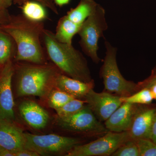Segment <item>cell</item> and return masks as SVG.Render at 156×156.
<instances>
[{
  "label": "cell",
  "instance_id": "1",
  "mask_svg": "<svg viewBox=\"0 0 156 156\" xmlns=\"http://www.w3.org/2000/svg\"><path fill=\"white\" fill-rule=\"evenodd\" d=\"M44 28L43 22L31 20L23 14L11 15L10 21L0 27L12 37L16 44L17 53L14 61L37 64L48 62L41 43Z\"/></svg>",
  "mask_w": 156,
  "mask_h": 156
},
{
  "label": "cell",
  "instance_id": "2",
  "mask_svg": "<svg viewBox=\"0 0 156 156\" xmlns=\"http://www.w3.org/2000/svg\"><path fill=\"white\" fill-rule=\"evenodd\" d=\"M14 74L17 97L37 96L46 100L55 88L60 72L52 62L37 64L27 62H15Z\"/></svg>",
  "mask_w": 156,
  "mask_h": 156
},
{
  "label": "cell",
  "instance_id": "3",
  "mask_svg": "<svg viewBox=\"0 0 156 156\" xmlns=\"http://www.w3.org/2000/svg\"><path fill=\"white\" fill-rule=\"evenodd\" d=\"M42 41L48 58L62 73L86 83L93 80L87 59L72 44L59 42L53 32L45 28Z\"/></svg>",
  "mask_w": 156,
  "mask_h": 156
},
{
  "label": "cell",
  "instance_id": "4",
  "mask_svg": "<svg viewBox=\"0 0 156 156\" xmlns=\"http://www.w3.org/2000/svg\"><path fill=\"white\" fill-rule=\"evenodd\" d=\"M108 28L105 11L98 5L95 11L82 23L78 34L80 38L79 44L84 53L96 63L101 59L98 55V43L101 37L105 38L104 32Z\"/></svg>",
  "mask_w": 156,
  "mask_h": 156
},
{
  "label": "cell",
  "instance_id": "5",
  "mask_svg": "<svg viewBox=\"0 0 156 156\" xmlns=\"http://www.w3.org/2000/svg\"><path fill=\"white\" fill-rule=\"evenodd\" d=\"M105 40L106 55L100 74L103 79L105 90L122 97L132 95L135 92L136 84L127 80L122 75L117 63V48L113 47L106 39Z\"/></svg>",
  "mask_w": 156,
  "mask_h": 156
},
{
  "label": "cell",
  "instance_id": "6",
  "mask_svg": "<svg viewBox=\"0 0 156 156\" xmlns=\"http://www.w3.org/2000/svg\"><path fill=\"white\" fill-rule=\"evenodd\" d=\"M25 148L37 153L39 156L66 154L81 143L80 140L55 134L36 135L25 133Z\"/></svg>",
  "mask_w": 156,
  "mask_h": 156
},
{
  "label": "cell",
  "instance_id": "7",
  "mask_svg": "<svg viewBox=\"0 0 156 156\" xmlns=\"http://www.w3.org/2000/svg\"><path fill=\"white\" fill-rule=\"evenodd\" d=\"M130 139L128 131L118 132L108 131L104 136L85 144L73 148L66 156H112L120 146Z\"/></svg>",
  "mask_w": 156,
  "mask_h": 156
},
{
  "label": "cell",
  "instance_id": "8",
  "mask_svg": "<svg viewBox=\"0 0 156 156\" xmlns=\"http://www.w3.org/2000/svg\"><path fill=\"white\" fill-rule=\"evenodd\" d=\"M59 128L72 132L100 134L108 132L105 126L97 118L88 105L80 110L67 117L56 118Z\"/></svg>",
  "mask_w": 156,
  "mask_h": 156
},
{
  "label": "cell",
  "instance_id": "9",
  "mask_svg": "<svg viewBox=\"0 0 156 156\" xmlns=\"http://www.w3.org/2000/svg\"><path fill=\"white\" fill-rule=\"evenodd\" d=\"M14 64L10 60L0 70V119L15 122L14 101L12 90Z\"/></svg>",
  "mask_w": 156,
  "mask_h": 156
},
{
  "label": "cell",
  "instance_id": "10",
  "mask_svg": "<svg viewBox=\"0 0 156 156\" xmlns=\"http://www.w3.org/2000/svg\"><path fill=\"white\" fill-rule=\"evenodd\" d=\"M122 97L108 92L98 93L92 89L84 99L99 121H105L123 103Z\"/></svg>",
  "mask_w": 156,
  "mask_h": 156
},
{
  "label": "cell",
  "instance_id": "11",
  "mask_svg": "<svg viewBox=\"0 0 156 156\" xmlns=\"http://www.w3.org/2000/svg\"><path fill=\"white\" fill-rule=\"evenodd\" d=\"M25 133L13 121L0 119V147L15 152L25 148Z\"/></svg>",
  "mask_w": 156,
  "mask_h": 156
},
{
  "label": "cell",
  "instance_id": "12",
  "mask_svg": "<svg viewBox=\"0 0 156 156\" xmlns=\"http://www.w3.org/2000/svg\"><path fill=\"white\" fill-rule=\"evenodd\" d=\"M18 109L20 116L32 128L41 130L48 126L50 121L48 112L35 101H23L20 104Z\"/></svg>",
  "mask_w": 156,
  "mask_h": 156
},
{
  "label": "cell",
  "instance_id": "13",
  "mask_svg": "<svg viewBox=\"0 0 156 156\" xmlns=\"http://www.w3.org/2000/svg\"><path fill=\"white\" fill-rule=\"evenodd\" d=\"M135 114L134 104L123 102L105 121V126L112 132L129 131Z\"/></svg>",
  "mask_w": 156,
  "mask_h": 156
},
{
  "label": "cell",
  "instance_id": "14",
  "mask_svg": "<svg viewBox=\"0 0 156 156\" xmlns=\"http://www.w3.org/2000/svg\"><path fill=\"white\" fill-rule=\"evenodd\" d=\"M156 109H149L136 114L128 131L130 139H150L151 130Z\"/></svg>",
  "mask_w": 156,
  "mask_h": 156
},
{
  "label": "cell",
  "instance_id": "15",
  "mask_svg": "<svg viewBox=\"0 0 156 156\" xmlns=\"http://www.w3.org/2000/svg\"><path fill=\"white\" fill-rule=\"evenodd\" d=\"M94 81L88 83L73 79L60 73L55 82V88L60 89L74 98H83L94 87Z\"/></svg>",
  "mask_w": 156,
  "mask_h": 156
},
{
  "label": "cell",
  "instance_id": "16",
  "mask_svg": "<svg viewBox=\"0 0 156 156\" xmlns=\"http://www.w3.org/2000/svg\"><path fill=\"white\" fill-rule=\"evenodd\" d=\"M81 25L73 22L65 15L57 23L55 37L61 43L72 44L73 38L78 34Z\"/></svg>",
  "mask_w": 156,
  "mask_h": 156
},
{
  "label": "cell",
  "instance_id": "17",
  "mask_svg": "<svg viewBox=\"0 0 156 156\" xmlns=\"http://www.w3.org/2000/svg\"><path fill=\"white\" fill-rule=\"evenodd\" d=\"M98 5L93 0H80L77 6L69 10L66 15L73 22L82 25L95 11Z\"/></svg>",
  "mask_w": 156,
  "mask_h": 156
},
{
  "label": "cell",
  "instance_id": "18",
  "mask_svg": "<svg viewBox=\"0 0 156 156\" xmlns=\"http://www.w3.org/2000/svg\"><path fill=\"white\" fill-rule=\"evenodd\" d=\"M16 53L17 47L14 40L9 34L0 29V65L3 66L14 59Z\"/></svg>",
  "mask_w": 156,
  "mask_h": 156
},
{
  "label": "cell",
  "instance_id": "19",
  "mask_svg": "<svg viewBox=\"0 0 156 156\" xmlns=\"http://www.w3.org/2000/svg\"><path fill=\"white\" fill-rule=\"evenodd\" d=\"M22 14L29 19L43 22L48 18V14L44 6L38 2L29 1L21 5Z\"/></svg>",
  "mask_w": 156,
  "mask_h": 156
},
{
  "label": "cell",
  "instance_id": "20",
  "mask_svg": "<svg viewBox=\"0 0 156 156\" xmlns=\"http://www.w3.org/2000/svg\"><path fill=\"white\" fill-rule=\"evenodd\" d=\"M73 98H74L66 92L54 88L49 93L46 100H47L48 107L56 110L61 107Z\"/></svg>",
  "mask_w": 156,
  "mask_h": 156
},
{
  "label": "cell",
  "instance_id": "21",
  "mask_svg": "<svg viewBox=\"0 0 156 156\" xmlns=\"http://www.w3.org/2000/svg\"><path fill=\"white\" fill-rule=\"evenodd\" d=\"M86 101L77 98H73L63 106L55 110L57 117H67L76 113L85 106Z\"/></svg>",
  "mask_w": 156,
  "mask_h": 156
},
{
  "label": "cell",
  "instance_id": "22",
  "mask_svg": "<svg viewBox=\"0 0 156 156\" xmlns=\"http://www.w3.org/2000/svg\"><path fill=\"white\" fill-rule=\"evenodd\" d=\"M122 98L123 102L134 105L149 104L154 99V97L151 89H145L129 96L122 97Z\"/></svg>",
  "mask_w": 156,
  "mask_h": 156
},
{
  "label": "cell",
  "instance_id": "23",
  "mask_svg": "<svg viewBox=\"0 0 156 156\" xmlns=\"http://www.w3.org/2000/svg\"><path fill=\"white\" fill-rule=\"evenodd\" d=\"M112 156H139L136 140L130 139L123 144L112 155Z\"/></svg>",
  "mask_w": 156,
  "mask_h": 156
},
{
  "label": "cell",
  "instance_id": "24",
  "mask_svg": "<svg viewBox=\"0 0 156 156\" xmlns=\"http://www.w3.org/2000/svg\"><path fill=\"white\" fill-rule=\"evenodd\" d=\"M139 156H156V144L150 139H140L136 140Z\"/></svg>",
  "mask_w": 156,
  "mask_h": 156
},
{
  "label": "cell",
  "instance_id": "25",
  "mask_svg": "<svg viewBox=\"0 0 156 156\" xmlns=\"http://www.w3.org/2000/svg\"><path fill=\"white\" fill-rule=\"evenodd\" d=\"M29 1L30 0H13V2H14L16 4L21 6L23 3ZM34 1L41 4L44 7L48 8L55 14H58V9H57L56 5L54 3V0H34Z\"/></svg>",
  "mask_w": 156,
  "mask_h": 156
},
{
  "label": "cell",
  "instance_id": "26",
  "mask_svg": "<svg viewBox=\"0 0 156 156\" xmlns=\"http://www.w3.org/2000/svg\"><path fill=\"white\" fill-rule=\"evenodd\" d=\"M11 17L7 9H0V27L7 24Z\"/></svg>",
  "mask_w": 156,
  "mask_h": 156
},
{
  "label": "cell",
  "instance_id": "27",
  "mask_svg": "<svg viewBox=\"0 0 156 156\" xmlns=\"http://www.w3.org/2000/svg\"><path fill=\"white\" fill-rule=\"evenodd\" d=\"M15 156H39V155L34 151L24 148L15 152Z\"/></svg>",
  "mask_w": 156,
  "mask_h": 156
},
{
  "label": "cell",
  "instance_id": "28",
  "mask_svg": "<svg viewBox=\"0 0 156 156\" xmlns=\"http://www.w3.org/2000/svg\"><path fill=\"white\" fill-rule=\"evenodd\" d=\"M150 140L156 144V115L154 118L152 126Z\"/></svg>",
  "mask_w": 156,
  "mask_h": 156
},
{
  "label": "cell",
  "instance_id": "29",
  "mask_svg": "<svg viewBox=\"0 0 156 156\" xmlns=\"http://www.w3.org/2000/svg\"><path fill=\"white\" fill-rule=\"evenodd\" d=\"M13 0H0V9H7L11 7Z\"/></svg>",
  "mask_w": 156,
  "mask_h": 156
},
{
  "label": "cell",
  "instance_id": "30",
  "mask_svg": "<svg viewBox=\"0 0 156 156\" xmlns=\"http://www.w3.org/2000/svg\"><path fill=\"white\" fill-rule=\"evenodd\" d=\"M0 156H15L13 152L0 147Z\"/></svg>",
  "mask_w": 156,
  "mask_h": 156
},
{
  "label": "cell",
  "instance_id": "31",
  "mask_svg": "<svg viewBox=\"0 0 156 156\" xmlns=\"http://www.w3.org/2000/svg\"><path fill=\"white\" fill-rule=\"evenodd\" d=\"M54 2L56 5L62 7L67 5L69 2L70 0H54Z\"/></svg>",
  "mask_w": 156,
  "mask_h": 156
},
{
  "label": "cell",
  "instance_id": "32",
  "mask_svg": "<svg viewBox=\"0 0 156 156\" xmlns=\"http://www.w3.org/2000/svg\"><path fill=\"white\" fill-rule=\"evenodd\" d=\"M151 90L153 95L154 99L156 100V82L151 87Z\"/></svg>",
  "mask_w": 156,
  "mask_h": 156
},
{
  "label": "cell",
  "instance_id": "33",
  "mask_svg": "<svg viewBox=\"0 0 156 156\" xmlns=\"http://www.w3.org/2000/svg\"><path fill=\"white\" fill-rule=\"evenodd\" d=\"M2 66L0 65V70H1V68H2Z\"/></svg>",
  "mask_w": 156,
  "mask_h": 156
}]
</instances>
